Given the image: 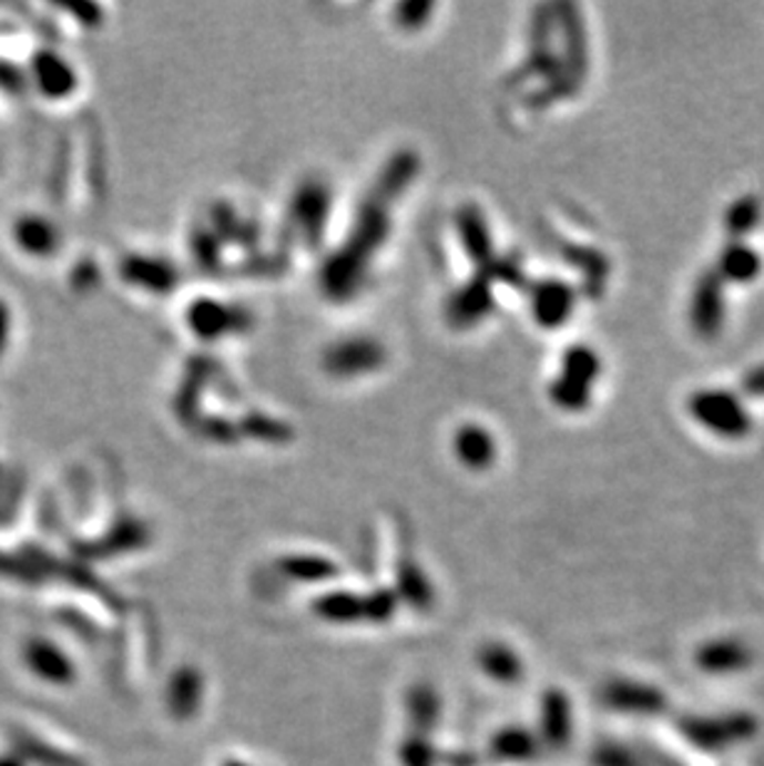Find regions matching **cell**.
I'll return each instance as SVG.
<instances>
[{"label":"cell","mask_w":764,"mask_h":766,"mask_svg":"<svg viewBox=\"0 0 764 766\" xmlns=\"http://www.w3.org/2000/svg\"><path fill=\"white\" fill-rule=\"evenodd\" d=\"M752 732L750 719H722V722H697L693 727V734L700 744H725L730 739L747 737Z\"/></svg>","instance_id":"8992f818"},{"label":"cell","mask_w":764,"mask_h":766,"mask_svg":"<svg viewBox=\"0 0 764 766\" xmlns=\"http://www.w3.org/2000/svg\"><path fill=\"white\" fill-rule=\"evenodd\" d=\"M717 283L720 278H707L700 283L693 303V316L697 328L703 333H713L722 320V298H717Z\"/></svg>","instance_id":"277c9868"},{"label":"cell","mask_w":764,"mask_h":766,"mask_svg":"<svg viewBox=\"0 0 764 766\" xmlns=\"http://www.w3.org/2000/svg\"><path fill=\"white\" fill-rule=\"evenodd\" d=\"M760 268H762L760 256L745 244L730 246L720 258V276L725 280L750 283V280H755Z\"/></svg>","instance_id":"3957f363"},{"label":"cell","mask_w":764,"mask_h":766,"mask_svg":"<svg viewBox=\"0 0 764 766\" xmlns=\"http://www.w3.org/2000/svg\"><path fill=\"white\" fill-rule=\"evenodd\" d=\"M693 415L710 432L722 437H742L750 429V412L735 395L725 390H705L693 397Z\"/></svg>","instance_id":"6da1fadb"},{"label":"cell","mask_w":764,"mask_h":766,"mask_svg":"<svg viewBox=\"0 0 764 766\" xmlns=\"http://www.w3.org/2000/svg\"><path fill=\"white\" fill-rule=\"evenodd\" d=\"M697 663L710 673H727L747 665V650L737 643H713L700 653Z\"/></svg>","instance_id":"5b68a950"},{"label":"cell","mask_w":764,"mask_h":766,"mask_svg":"<svg viewBox=\"0 0 764 766\" xmlns=\"http://www.w3.org/2000/svg\"><path fill=\"white\" fill-rule=\"evenodd\" d=\"M752 208H755V204H752V202L737 204L735 212L730 214V226L735 228V231H740V234H742V231H747L752 226V218L750 216H755V212H752Z\"/></svg>","instance_id":"52a82bcc"},{"label":"cell","mask_w":764,"mask_h":766,"mask_svg":"<svg viewBox=\"0 0 764 766\" xmlns=\"http://www.w3.org/2000/svg\"><path fill=\"white\" fill-rule=\"evenodd\" d=\"M26 663L40 680L55 682V685H65V682L72 680L70 660L55 645L43 643V640H35V643L28 645Z\"/></svg>","instance_id":"7a4b0ae2"},{"label":"cell","mask_w":764,"mask_h":766,"mask_svg":"<svg viewBox=\"0 0 764 766\" xmlns=\"http://www.w3.org/2000/svg\"><path fill=\"white\" fill-rule=\"evenodd\" d=\"M0 766H13V764H10V762H3V759H0Z\"/></svg>","instance_id":"ba28073f"}]
</instances>
